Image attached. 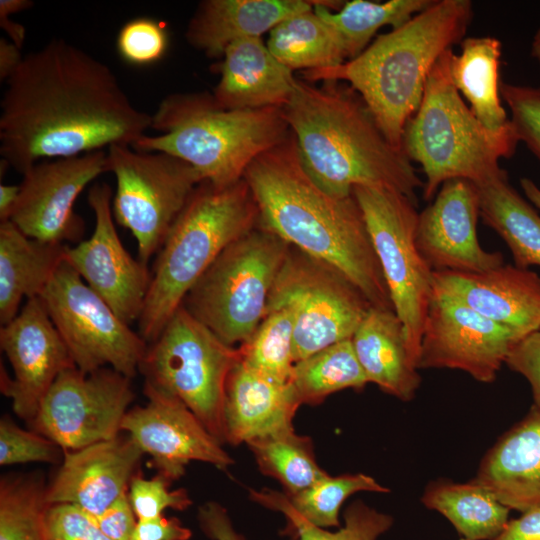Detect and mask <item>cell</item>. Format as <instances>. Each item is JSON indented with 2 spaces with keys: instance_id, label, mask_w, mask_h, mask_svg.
<instances>
[{
  "instance_id": "obj_1",
  "label": "cell",
  "mask_w": 540,
  "mask_h": 540,
  "mask_svg": "<svg viewBox=\"0 0 540 540\" xmlns=\"http://www.w3.org/2000/svg\"><path fill=\"white\" fill-rule=\"evenodd\" d=\"M0 108L1 160L21 174L40 161L131 146L152 125L107 64L64 39L23 57Z\"/></svg>"
},
{
  "instance_id": "obj_2",
  "label": "cell",
  "mask_w": 540,
  "mask_h": 540,
  "mask_svg": "<svg viewBox=\"0 0 540 540\" xmlns=\"http://www.w3.org/2000/svg\"><path fill=\"white\" fill-rule=\"evenodd\" d=\"M258 225L343 273L373 307L394 310L362 211L354 197H336L306 172L295 138L255 158L244 173Z\"/></svg>"
},
{
  "instance_id": "obj_3",
  "label": "cell",
  "mask_w": 540,
  "mask_h": 540,
  "mask_svg": "<svg viewBox=\"0 0 540 540\" xmlns=\"http://www.w3.org/2000/svg\"><path fill=\"white\" fill-rule=\"evenodd\" d=\"M322 82L317 86L297 79L282 108L309 176L336 197L366 185L415 200L424 183L402 150L384 136L359 94L339 81Z\"/></svg>"
},
{
  "instance_id": "obj_4",
  "label": "cell",
  "mask_w": 540,
  "mask_h": 540,
  "mask_svg": "<svg viewBox=\"0 0 540 540\" xmlns=\"http://www.w3.org/2000/svg\"><path fill=\"white\" fill-rule=\"evenodd\" d=\"M472 19L470 0H432L355 58L336 67L303 71L304 80L350 84L387 140L401 150L403 129L421 103L432 67L444 52L461 43Z\"/></svg>"
},
{
  "instance_id": "obj_5",
  "label": "cell",
  "mask_w": 540,
  "mask_h": 540,
  "mask_svg": "<svg viewBox=\"0 0 540 540\" xmlns=\"http://www.w3.org/2000/svg\"><path fill=\"white\" fill-rule=\"evenodd\" d=\"M151 129L158 134H145L131 147L173 155L216 186L241 180L255 158L291 132L282 108L225 109L207 91L167 95Z\"/></svg>"
},
{
  "instance_id": "obj_6",
  "label": "cell",
  "mask_w": 540,
  "mask_h": 540,
  "mask_svg": "<svg viewBox=\"0 0 540 540\" xmlns=\"http://www.w3.org/2000/svg\"><path fill=\"white\" fill-rule=\"evenodd\" d=\"M258 208L244 178L216 186L202 181L175 220L155 258L138 318L149 344L186 295L232 242L258 225Z\"/></svg>"
},
{
  "instance_id": "obj_7",
  "label": "cell",
  "mask_w": 540,
  "mask_h": 540,
  "mask_svg": "<svg viewBox=\"0 0 540 540\" xmlns=\"http://www.w3.org/2000/svg\"><path fill=\"white\" fill-rule=\"evenodd\" d=\"M451 52L432 67L421 103L402 133V152L425 174V200L448 180L476 184L497 175L499 160L512 157L519 142L511 122L500 131L489 130L467 106L450 77Z\"/></svg>"
},
{
  "instance_id": "obj_8",
  "label": "cell",
  "mask_w": 540,
  "mask_h": 540,
  "mask_svg": "<svg viewBox=\"0 0 540 540\" xmlns=\"http://www.w3.org/2000/svg\"><path fill=\"white\" fill-rule=\"evenodd\" d=\"M290 247L257 225L221 252L182 305L224 343L240 346L264 318Z\"/></svg>"
},
{
  "instance_id": "obj_9",
  "label": "cell",
  "mask_w": 540,
  "mask_h": 540,
  "mask_svg": "<svg viewBox=\"0 0 540 540\" xmlns=\"http://www.w3.org/2000/svg\"><path fill=\"white\" fill-rule=\"evenodd\" d=\"M239 359L238 348L224 343L181 305L148 344L138 372L144 386L178 398L224 443L226 381Z\"/></svg>"
},
{
  "instance_id": "obj_10",
  "label": "cell",
  "mask_w": 540,
  "mask_h": 540,
  "mask_svg": "<svg viewBox=\"0 0 540 540\" xmlns=\"http://www.w3.org/2000/svg\"><path fill=\"white\" fill-rule=\"evenodd\" d=\"M362 211L393 309L402 321L410 357L418 369L424 322L433 298V271L419 253L415 200L387 188L357 185Z\"/></svg>"
},
{
  "instance_id": "obj_11",
  "label": "cell",
  "mask_w": 540,
  "mask_h": 540,
  "mask_svg": "<svg viewBox=\"0 0 540 540\" xmlns=\"http://www.w3.org/2000/svg\"><path fill=\"white\" fill-rule=\"evenodd\" d=\"M371 307L343 273L291 246L271 289L266 312L277 308L292 312L296 363L351 339Z\"/></svg>"
},
{
  "instance_id": "obj_12",
  "label": "cell",
  "mask_w": 540,
  "mask_h": 540,
  "mask_svg": "<svg viewBox=\"0 0 540 540\" xmlns=\"http://www.w3.org/2000/svg\"><path fill=\"white\" fill-rule=\"evenodd\" d=\"M106 154L107 172L116 179L113 216L133 234L138 259L148 265L202 179L191 165L168 153L116 144Z\"/></svg>"
},
{
  "instance_id": "obj_13",
  "label": "cell",
  "mask_w": 540,
  "mask_h": 540,
  "mask_svg": "<svg viewBox=\"0 0 540 540\" xmlns=\"http://www.w3.org/2000/svg\"><path fill=\"white\" fill-rule=\"evenodd\" d=\"M39 297L79 370L91 373L109 365L130 379L136 375L148 343L66 260Z\"/></svg>"
},
{
  "instance_id": "obj_14",
  "label": "cell",
  "mask_w": 540,
  "mask_h": 540,
  "mask_svg": "<svg viewBox=\"0 0 540 540\" xmlns=\"http://www.w3.org/2000/svg\"><path fill=\"white\" fill-rule=\"evenodd\" d=\"M130 380L110 367L91 373L69 368L57 377L29 425L63 451L113 439L135 397Z\"/></svg>"
},
{
  "instance_id": "obj_15",
  "label": "cell",
  "mask_w": 540,
  "mask_h": 540,
  "mask_svg": "<svg viewBox=\"0 0 540 540\" xmlns=\"http://www.w3.org/2000/svg\"><path fill=\"white\" fill-rule=\"evenodd\" d=\"M105 172L106 150L36 163L22 174L9 220L30 238L78 244L85 222L75 212V202L85 187Z\"/></svg>"
},
{
  "instance_id": "obj_16",
  "label": "cell",
  "mask_w": 540,
  "mask_h": 540,
  "mask_svg": "<svg viewBox=\"0 0 540 540\" xmlns=\"http://www.w3.org/2000/svg\"><path fill=\"white\" fill-rule=\"evenodd\" d=\"M525 337L467 305L433 294L424 322L418 369L448 368L491 383L513 348Z\"/></svg>"
},
{
  "instance_id": "obj_17",
  "label": "cell",
  "mask_w": 540,
  "mask_h": 540,
  "mask_svg": "<svg viewBox=\"0 0 540 540\" xmlns=\"http://www.w3.org/2000/svg\"><path fill=\"white\" fill-rule=\"evenodd\" d=\"M113 192L106 183L94 184L88 203L95 215L92 235L76 246L66 245L65 260L127 324L138 320L151 281L148 265L134 259L123 246L112 212Z\"/></svg>"
},
{
  "instance_id": "obj_18",
  "label": "cell",
  "mask_w": 540,
  "mask_h": 540,
  "mask_svg": "<svg viewBox=\"0 0 540 540\" xmlns=\"http://www.w3.org/2000/svg\"><path fill=\"white\" fill-rule=\"evenodd\" d=\"M148 401L126 413L124 431L151 458L158 473L171 482L181 478L191 461L227 472L234 460L178 398L144 386Z\"/></svg>"
},
{
  "instance_id": "obj_19",
  "label": "cell",
  "mask_w": 540,
  "mask_h": 540,
  "mask_svg": "<svg viewBox=\"0 0 540 540\" xmlns=\"http://www.w3.org/2000/svg\"><path fill=\"white\" fill-rule=\"evenodd\" d=\"M0 346L14 373L11 378L1 365V393L11 399L14 413L31 423L57 377L76 367L40 297L27 299L1 326Z\"/></svg>"
},
{
  "instance_id": "obj_20",
  "label": "cell",
  "mask_w": 540,
  "mask_h": 540,
  "mask_svg": "<svg viewBox=\"0 0 540 540\" xmlns=\"http://www.w3.org/2000/svg\"><path fill=\"white\" fill-rule=\"evenodd\" d=\"M479 198L474 183L444 182L418 215L415 242L433 272L479 273L504 264L501 252L484 250L477 236Z\"/></svg>"
},
{
  "instance_id": "obj_21",
  "label": "cell",
  "mask_w": 540,
  "mask_h": 540,
  "mask_svg": "<svg viewBox=\"0 0 540 540\" xmlns=\"http://www.w3.org/2000/svg\"><path fill=\"white\" fill-rule=\"evenodd\" d=\"M143 455L127 434L64 451L61 465L47 485L48 504H70L99 516L128 493Z\"/></svg>"
},
{
  "instance_id": "obj_22",
  "label": "cell",
  "mask_w": 540,
  "mask_h": 540,
  "mask_svg": "<svg viewBox=\"0 0 540 540\" xmlns=\"http://www.w3.org/2000/svg\"><path fill=\"white\" fill-rule=\"evenodd\" d=\"M433 292L525 336L540 328V276L529 269L504 263L479 273L437 271Z\"/></svg>"
},
{
  "instance_id": "obj_23",
  "label": "cell",
  "mask_w": 540,
  "mask_h": 540,
  "mask_svg": "<svg viewBox=\"0 0 540 540\" xmlns=\"http://www.w3.org/2000/svg\"><path fill=\"white\" fill-rule=\"evenodd\" d=\"M300 405L290 381L275 380L239 359L226 381L225 440L238 445L294 430L293 418Z\"/></svg>"
},
{
  "instance_id": "obj_24",
  "label": "cell",
  "mask_w": 540,
  "mask_h": 540,
  "mask_svg": "<svg viewBox=\"0 0 540 540\" xmlns=\"http://www.w3.org/2000/svg\"><path fill=\"white\" fill-rule=\"evenodd\" d=\"M220 64V79L213 91L217 104L225 109L283 108L297 78L280 63L261 37L231 43Z\"/></svg>"
},
{
  "instance_id": "obj_25",
  "label": "cell",
  "mask_w": 540,
  "mask_h": 540,
  "mask_svg": "<svg viewBox=\"0 0 540 540\" xmlns=\"http://www.w3.org/2000/svg\"><path fill=\"white\" fill-rule=\"evenodd\" d=\"M474 481L510 510L540 506V409L505 433L482 459Z\"/></svg>"
},
{
  "instance_id": "obj_26",
  "label": "cell",
  "mask_w": 540,
  "mask_h": 540,
  "mask_svg": "<svg viewBox=\"0 0 540 540\" xmlns=\"http://www.w3.org/2000/svg\"><path fill=\"white\" fill-rule=\"evenodd\" d=\"M308 0H205L191 17L187 42L210 58L223 56L233 42L261 37L292 15L313 9Z\"/></svg>"
},
{
  "instance_id": "obj_27",
  "label": "cell",
  "mask_w": 540,
  "mask_h": 540,
  "mask_svg": "<svg viewBox=\"0 0 540 540\" xmlns=\"http://www.w3.org/2000/svg\"><path fill=\"white\" fill-rule=\"evenodd\" d=\"M351 340L369 383L400 400L414 398L421 378L394 310L371 307Z\"/></svg>"
},
{
  "instance_id": "obj_28",
  "label": "cell",
  "mask_w": 540,
  "mask_h": 540,
  "mask_svg": "<svg viewBox=\"0 0 540 540\" xmlns=\"http://www.w3.org/2000/svg\"><path fill=\"white\" fill-rule=\"evenodd\" d=\"M65 244L26 236L10 220L0 222V323L19 313L24 298L39 297L65 260Z\"/></svg>"
},
{
  "instance_id": "obj_29",
  "label": "cell",
  "mask_w": 540,
  "mask_h": 540,
  "mask_svg": "<svg viewBox=\"0 0 540 540\" xmlns=\"http://www.w3.org/2000/svg\"><path fill=\"white\" fill-rule=\"evenodd\" d=\"M460 46V53L452 51L449 60L454 86L486 128L492 131L506 128L510 119L500 95L501 42L492 36H472L465 37Z\"/></svg>"
},
{
  "instance_id": "obj_30",
  "label": "cell",
  "mask_w": 540,
  "mask_h": 540,
  "mask_svg": "<svg viewBox=\"0 0 540 540\" xmlns=\"http://www.w3.org/2000/svg\"><path fill=\"white\" fill-rule=\"evenodd\" d=\"M479 215L510 249L514 265L540 266V215L515 190L505 170L475 184Z\"/></svg>"
},
{
  "instance_id": "obj_31",
  "label": "cell",
  "mask_w": 540,
  "mask_h": 540,
  "mask_svg": "<svg viewBox=\"0 0 540 540\" xmlns=\"http://www.w3.org/2000/svg\"><path fill=\"white\" fill-rule=\"evenodd\" d=\"M423 505L443 515L466 540H491L505 527L510 509L473 479L466 483L431 482Z\"/></svg>"
},
{
  "instance_id": "obj_32",
  "label": "cell",
  "mask_w": 540,
  "mask_h": 540,
  "mask_svg": "<svg viewBox=\"0 0 540 540\" xmlns=\"http://www.w3.org/2000/svg\"><path fill=\"white\" fill-rule=\"evenodd\" d=\"M267 47L280 63L292 71L332 68L348 59L339 35L314 9L278 23L270 31Z\"/></svg>"
},
{
  "instance_id": "obj_33",
  "label": "cell",
  "mask_w": 540,
  "mask_h": 540,
  "mask_svg": "<svg viewBox=\"0 0 540 540\" xmlns=\"http://www.w3.org/2000/svg\"><path fill=\"white\" fill-rule=\"evenodd\" d=\"M431 2L432 0H353L341 6L336 4L339 2L317 1L313 9L339 35L348 59L351 60L367 48L380 28L389 25L394 29L403 25Z\"/></svg>"
},
{
  "instance_id": "obj_34",
  "label": "cell",
  "mask_w": 540,
  "mask_h": 540,
  "mask_svg": "<svg viewBox=\"0 0 540 540\" xmlns=\"http://www.w3.org/2000/svg\"><path fill=\"white\" fill-rule=\"evenodd\" d=\"M360 491L385 493L389 489L373 477L363 474L326 476L306 490L289 496L272 490L250 491L257 503L281 512L289 510L306 522L319 528H339V512L342 504L352 494Z\"/></svg>"
},
{
  "instance_id": "obj_35",
  "label": "cell",
  "mask_w": 540,
  "mask_h": 540,
  "mask_svg": "<svg viewBox=\"0 0 540 540\" xmlns=\"http://www.w3.org/2000/svg\"><path fill=\"white\" fill-rule=\"evenodd\" d=\"M290 383L301 405H317L335 392L361 390L369 382L352 340L347 339L296 362Z\"/></svg>"
},
{
  "instance_id": "obj_36",
  "label": "cell",
  "mask_w": 540,
  "mask_h": 540,
  "mask_svg": "<svg viewBox=\"0 0 540 540\" xmlns=\"http://www.w3.org/2000/svg\"><path fill=\"white\" fill-rule=\"evenodd\" d=\"M246 444L260 471L278 480L289 496L328 476L317 464L311 439L294 430L253 439Z\"/></svg>"
},
{
  "instance_id": "obj_37",
  "label": "cell",
  "mask_w": 540,
  "mask_h": 540,
  "mask_svg": "<svg viewBox=\"0 0 540 540\" xmlns=\"http://www.w3.org/2000/svg\"><path fill=\"white\" fill-rule=\"evenodd\" d=\"M46 491L36 473L1 477L0 540H46Z\"/></svg>"
},
{
  "instance_id": "obj_38",
  "label": "cell",
  "mask_w": 540,
  "mask_h": 540,
  "mask_svg": "<svg viewBox=\"0 0 540 540\" xmlns=\"http://www.w3.org/2000/svg\"><path fill=\"white\" fill-rule=\"evenodd\" d=\"M294 317L287 308L266 312L255 331L238 349L247 366L281 382L290 381L293 359Z\"/></svg>"
},
{
  "instance_id": "obj_39",
  "label": "cell",
  "mask_w": 540,
  "mask_h": 540,
  "mask_svg": "<svg viewBox=\"0 0 540 540\" xmlns=\"http://www.w3.org/2000/svg\"><path fill=\"white\" fill-rule=\"evenodd\" d=\"M287 521L284 533L295 540H378L391 529L394 519L361 500L354 501L344 511V525L331 532L311 525L297 514L282 510Z\"/></svg>"
},
{
  "instance_id": "obj_40",
  "label": "cell",
  "mask_w": 540,
  "mask_h": 540,
  "mask_svg": "<svg viewBox=\"0 0 540 540\" xmlns=\"http://www.w3.org/2000/svg\"><path fill=\"white\" fill-rule=\"evenodd\" d=\"M167 29L150 17L127 21L119 30L116 48L120 57L135 66H146L161 60L168 48Z\"/></svg>"
},
{
  "instance_id": "obj_41",
  "label": "cell",
  "mask_w": 540,
  "mask_h": 540,
  "mask_svg": "<svg viewBox=\"0 0 540 540\" xmlns=\"http://www.w3.org/2000/svg\"><path fill=\"white\" fill-rule=\"evenodd\" d=\"M63 449L47 437L20 428L8 416L0 420V465L62 462Z\"/></svg>"
},
{
  "instance_id": "obj_42",
  "label": "cell",
  "mask_w": 540,
  "mask_h": 540,
  "mask_svg": "<svg viewBox=\"0 0 540 540\" xmlns=\"http://www.w3.org/2000/svg\"><path fill=\"white\" fill-rule=\"evenodd\" d=\"M171 481L160 474L146 479L139 471L131 480L128 497L137 520L163 515L167 508L183 511L192 505L184 488L169 490Z\"/></svg>"
},
{
  "instance_id": "obj_43",
  "label": "cell",
  "mask_w": 540,
  "mask_h": 540,
  "mask_svg": "<svg viewBox=\"0 0 540 540\" xmlns=\"http://www.w3.org/2000/svg\"><path fill=\"white\" fill-rule=\"evenodd\" d=\"M500 95L518 140L540 161V87L501 82Z\"/></svg>"
},
{
  "instance_id": "obj_44",
  "label": "cell",
  "mask_w": 540,
  "mask_h": 540,
  "mask_svg": "<svg viewBox=\"0 0 540 540\" xmlns=\"http://www.w3.org/2000/svg\"><path fill=\"white\" fill-rule=\"evenodd\" d=\"M46 540H111L95 517L70 504L50 505L46 514Z\"/></svg>"
},
{
  "instance_id": "obj_45",
  "label": "cell",
  "mask_w": 540,
  "mask_h": 540,
  "mask_svg": "<svg viewBox=\"0 0 540 540\" xmlns=\"http://www.w3.org/2000/svg\"><path fill=\"white\" fill-rule=\"evenodd\" d=\"M505 364L527 379L532 389L533 406L540 409V328L513 346Z\"/></svg>"
},
{
  "instance_id": "obj_46",
  "label": "cell",
  "mask_w": 540,
  "mask_h": 540,
  "mask_svg": "<svg viewBox=\"0 0 540 540\" xmlns=\"http://www.w3.org/2000/svg\"><path fill=\"white\" fill-rule=\"evenodd\" d=\"M136 518L128 493L95 517L101 531L111 540H130L137 525Z\"/></svg>"
},
{
  "instance_id": "obj_47",
  "label": "cell",
  "mask_w": 540,
  "mask_h": 540,
  "mask_svg": "<svg viewBox=\"0 0 540 540\" xmlns=\"http://www.w3.org/2000/svg\"><path fill=\"white\" fill-rule=\"evenodd\" d=\"M199 526L211 540H246L232 523L227 510L219 503L211 501L202 504L197 513Z\"/></svg>"
},
{
  "instance_id": "obj_48",
  "label": "cell",
  "mask_w": 540,
  "mask_h": 540,
  "mask_svg": "<svg viewBox=\"0 0 540 540\" xmlns=\"http://www.w3.org/2000/svg\"><path fill=\"white\" fill-rule=\"evenodd\" d=\"M192 532L176 517L140 519L130 540H189Z\"/></svg>"
},
{
  "instance_id": "obj_49",
  "label": "cell",
  "mask_w": 540,
  "mask_h": 540,
  "mask_svg": "<svg viewBox=\"0 0 540 540\" xmlns=\"http://www.w3.org/2000/svg\"><path fill=\"white\" fill-rule=\"evenodd\" d=\"M491 540H540V506L508 520L503 530Z\"/></svg>"
},
{
  "instance_id": "obj_50",
  "label": "cell",
  "mask_w": 540,
  "mask_h": 540,
  "mask_svg": "<svg viewBox=\"0 0 540 540\" xmlns=\"http://www.w3.org/2000/svg\"><path fill=\"white\" fill-rule=\"evenodd\" d=\"M21 49L9 39L0 38V80L7 81L23 60Z\"/></svg>"
},
{
  "instance_id": "obj_51",
  "label": "cell",
  "mask_w": 540,
  "mask_h": 540,
  "mask_svg": "<svg viewBox=\"0 0 540 540\" xmlns=\"http://www.w3.org/2000/svg\"><path fill=\"white\" fill-rule=\"evenodd\" d=\"M19 185H0V222L9 220L19 195Z\"/></svg>"
},
{
  "instance_id": "obj_52",
  "label": "cell",
  "mask_w": 540,
  "mask_h": 540,
  "mask_svg": "<svg viewBox=\"0 0 540 540\" xmlns=\"http://www.w3.org/2000/svg\"><path fill=\"white\" fill-rule=\"evenodd\" d=\"M0 27L9 36V40L22 49L26 37L25 27L11 20L10 17H0Z\"/></svg>"
},
{
  "instance_id": "obj_53",
  "label": "cell",
  "mask_w": 540,
  "mask_h": 540,
  "mask_svg": "<svg viewBox=\"0 0 540 540\" xmlns=\"http://www.w3.org/2000/svg\"><path fill=\"white\" fill-rule=\"evenodd\" d=\"M34 5L30 0H1L0 17H9L10 15L22 12Z\"/></svg>"
},
{
  "instance_id": "obj_54",
  "label": "cell",
  "mask_w": 540,
  "mask_h": 540,
  "mask_svg": "<svg viewBox=\"0 0 540 540\" xmlns=\"http://www.w3.org/2000/svg\"><path fill=\"white\" fill-rule=\"evenodd\" d=\"M520 184L526 197L540 209V188L528 178H522Z\"/></svg>"
},
{
  "instance_id": "obj_55",
  "label": "cell",
  "mask_w": 540,
  "mask_h": 540,
  "mask_svg": "<svg viewBox=\"0 0 540 540\" xmlns=\"http://www.w3.org/2000/svg\"><path fill=\"white\" fill-rule=\"evenodd\" d=\"M530 54L532 58L540 66V25L533 36V39L531 42Z\"/></svg>"
},
{
  "instance_id": "obj_56",
  "label": "cell",
  "mask_w": 540,
  "mask_h": 540,
  "mask_svg": "<svg viewBox=\"0 0 540 540\" xmlns=\"http://www.w3.org/2000/svg\"><path fill=\"white\" fill-rule=\"evenodd\" d=\"M460 540H466V539H464V538H460Z\"/></svg>"
}]
</instances>
